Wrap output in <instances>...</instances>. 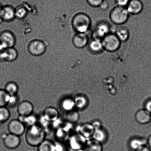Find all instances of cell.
Returning <instances> with one entry per match:
<instances>
[{"mask_svg":"<svg viewBox=\"0 0 151 151\" xmlns=\"http://www.w3.org/2000/svg\"><path fill=\"white\" fill-rule=\"evenodd\" d=\"M45 133L41 127L34 125L29 127L26 134L27 142L29 146H38L45 140Z\"/></svg>","mask_w":151,"mask_h":151,"instance_id":"1","label":"cell"},{"mask_svg":"<svg viewBox=\"0 0 151 151\" xmlns=\"http://www.w3.org/2000/svg\"><path fill=\"white\" fill-rule=\"evenodd\" d=\"M72 25L74 29L78 33H85L90 29L91 20L86 14L80 13L74 17Z\"/></svg>","mask_w":151,"mask_h":151,"instance_id":"2","label":"cell"},{"mask_svg":"<svg viewBox=\"0 0 151 151\" xmlns=\"http://www.w3.org/2000/svg\"><path fill=\"white\" fill-rule=\"evenodd\" d=\"M129 15V13L127 9L119 6L113 9L111 12L110 18L114 23L121 24L125 23L127 21Z\"/></svg>","mask_w":151,"mask_h":151,"instance_id":"3","label":"cell"},{"mask_svg":"<svg viewBox=\"0 0 151 151\" xmlns=\"http://www.w3.org/2000/svg\"><path fill=\"white\" fill-rule=\"evenodd\" d=\"M120 41L116 35L108 34L103 38L102 42L103 48L106 51L114 52L119 48Z\"/></svg>","mask_w":151,"mask_h":151,"instance_id":"4","label":"cell"},{"mask_svg":"<svg viewBox=\"0 0 151 151\" xmlns=\"http://www.w3.org/2000/svg\"><path fill=\"white\" fill-rule=\"evenodd\" d=\"M8 128L10 134L19 137L22 135L25 130L24 124L18 119H13L10 121L8 125Z\"/></svg>","mask_w":151,"mask_h":151,"instance_id":"5","label":"cell"},{"mask_svg":"<svg viewBox=\"0 0 151 151\" xmlns=\"http://www.w3.org/2000/svg\"><path fill=\"white\" fill-rule=\"evenodd\" d=\"M15 37L11 32H4L0 35V42L4 50L12 48L15 43Z\"/></svg>","mask_w":151,"mask_h":151,"instance_id":"6","label":"cell"},{"mask_svg":"<svg viewBox=\"0 0 151 151\" xmlns=\"http://www.w3.org/2000/svg\"><path fill=\"white\" fill-rule=\"evenodd\" d=\"M29 52L34 55H41L45 52L46 50L45 44L40 40L32 41L28 47Z\"/></svg>","mask_w":151,"mask_h":151,"instance_id":"7","label":"cell"},{"mask_svg":"<svg viewBox=\"0 0 151 151\" xmlns=\"http://www.w3.org/2000/svg\"><path fill=\"white\" fill-rule=\"evenodd\" d=\"M4 144L9 149H16L20 143V139L19 136L9 134H6L4 139Z\"/></svg>","mask_w":151,"mask_h":151,"instance_id":"8","label":"cell"},{"mask_svg":"<svg viewBox=\"0 0 151 151\" xmlns=\"http://www.w3.org/2000/svg\"><path fill=\"white\" fill-rule=\"evenodd\" d=\"M34 107L32 103L27 101H24L19 104L17 107V112L19 115L28 116L32 115Z\"/></svg>","mask_w":151,"mask_h":151,"instance_id":"9","label":"cell"},{"mask_svg":"<svg viewBox=\"0 0 151 151\" xmlns=\"http://www.w3.org/2000/svg\"><path fill=\"white\" fill-rule=\"evenodd\" d=\"M136 121L141 124L149 123L151 118V114L146 109H141L136 112L135 115Z\"/></svg>","mask_w":151,"mask_h":151,"instance_id":"10","label":"cell"},{"mask_svg":"<svg viewBox=\"0 0 151 151\" xmlns=\"http://www.w3.org/2000/svg\"><path fill=\"white\" fill-rule=\"evenodd\" d=\"M109 25L104 23L100 24L96 27L93 32L94 39L100 40L101 38H103L109 34Z\"/></svg>","mask_w":151,"mask_h":151,"instance_id":"11","label":"cell"},{"mask_svg":"<svg viewBox=\"0 0 151 151\" xmlns=\"http://www.w3.org/2000/svg\"><path fill=\"white\" fill-rule=\"evenodd\" d=\"M70 142L72 148L76 150H81L82 148L85 147L87 142L86 138L80 134L74 136Z\"/></svg>","mask_w":151,"mask_h":151,"instance_id":"12","label":"cell"},{"mask_svg":"<svg viewBox=\"0 0 151 151\" xmlns=\"http://www.w3.org/2000/svg\"><path fill=\"white\" fill-rule=\"evenodd\" d=\"M143 8L142 3L139 0H131L127 6L128 12L133 14H137L141 12Z\"/></svg>","mask_w":151,"mask_h":151,"instance_id":"13","label":"cell"},{"mask_svg":"<svg viewBox=\"0 0 151 151\" xmlns=\"http://www.w3.org/2000/svg\"><path fill=\"white\" fill-rule=\"evenodd\" d=\"M17 57V52L13 48L5 49L1 51L0 54V57L1 59L9 62L16 60Z\"/></svg>","mask_w":151,"mask_h":151,"instance_id":"14","label":"cell"},{"mask_svg":"<svg viewBox=\"0 0 151 151\" xmlns=\"http://www.w3.org/2000/svg\"><path fill=\"white\" fill-rule=\"evenodd\" d=\"M88 41V37L84 33H78L73 38L74 45L78 48H82L85 47Z\"/></svg>","mask_w":151,"mask_h":151,"instance_id":"15","label":"cell"},{"mask_svg":"<svg viewBox=\"0 0 151 151\" xmlns=\"http://www.w3.org/2000/svg\"><path fill=\"white\" fill-rule=\"evenodd\" d=\"M15 16V10L11 6H6L2 8L1 19L5 21H10Z\"/></svg>","mask_w":151,"mask_h":151,"instance_id":"16","label":"cell"},{"mask_svg":"<svg viewBox=\"0 0 151 151\" xmlns=\"http://www.w3.org/2000/svg\"><path fill=\"white\" fill-rule=\"evenodd\" d=\"M44 117L48 121H53L59 117L58 111L55 108L52 107L47 108L44 112Z\"/></svg>","mask_w":151,"mask_h":151,"instance_id":"17","label":"cell"},{"mask_svg":"<svg viewBox=\"0 0 151 151\" xmlns=\"http://www.w3.org/2000/svg\"><path fill=\"white\" fill-rule=\"evenodd\" d=\"M94 131L95 129L91 124H84L80 127V134L85 138L92 137Z\"/></svg>","mask_w":151,"mask_h":151,"instance_id":"18","label":"cell"},{"mask_svg":"<svg viewBox=\"0 0 151 151\" xmlns=\"http://www.w3.org/2000/svg\"><path fill=\"white\" fill-rule=\"evenodd\" d=\"M84 147L85 151H103L101 143L94 139L87 142Z\"/></svg>","mask_w":151,"mask_h":151,"instance_id":"19","label":"cell"},{"mask_svg":"<svg viewBox=\"0 0 151 151\" xmlns=\"http://www.w3.org/2000/svg\"><path fill=\"white\" fill-rule=\"evenodd\" d=\"M38 147V151H56V146L50 140H44Z\"/></svg>","mask_w":151,"mask_h":151,"instance_id":"20","label":"cell"},{"mask_svg":"<svg viewBox=\"0 0 151 151\" xmlns=\"http://www.w3.org/2000/svg\"><path fill=\"white\" fill-rule=\"evenodd\" d=\"M89 47L92 52L95 53L100 52L104 49L102 41L100 39L93 40L90 43Z\"/></svg>","mask_w":151,"mask_h":151,"instance_id":"21","label":"cell"},{"mask_svg":"<svg viewBox=\"0 0 151 151\" xmlns=\"http://www.w3.org/2000/svg\"><path fill=\"white\" fill-rule=\"evenodd\" d=\"M115 35L120 41H125L128 38L129 32L126 27L122 26L117 29Z\"/></svg>","mask_w":151,"mask_h":151,"instance_id":"22","label":"cell"},{"mask_svg":"<svg viewBox=\"0 0 151 151\" xmlns=\"http://www.w3.org/2000/svg\"><path fill=\"white\" fill-rule=\"evenodd\" d=\"M147 140L145 139L134 138L130 142V146L133 150H136L139 148L143 146L146 145Z\"/></svg>","mask_w":151,"mask_h":151,"instance_id":"23","label":"cell"},{"mask_svg":"<svg viewBox=\"0 0 151 151\" xmlns=\"http://www.w3.org/2000/svg\"><path fill=\"white\" fill-rule=\"evenodd\" d=\"M61 106L63 110L66 111L73 110L75 106L74 100L70 98L65 99L62 102Z\"/></svg>","mask_w":151,"mask_h":151,"instance_id":"24","label":"cell"},{"mask_svg":"<svg viewBox=\"0 0 151 151\" xmlns=\"http://www.w3.org/2000/svg\"><path fill=\"white\" fill-rule=\"evenodd\" d=\"M92 137L94 140L101 143L106 140V134L102 128H100L95 130Z\"/></svg>","mask_w":151,"mask_h":151,"instance_id":"25","label":"cell"},{"mask_svg":"<svg viewBox=\"0 0 151 151\" xmlns=\"http://www.w3.org/2000/svg\"><path fill=\"white\" fill-rule=\"evenodd\" d=\"M18 86L15 83L10 82L6 85L5 90L10 96L16 95L18 91Z\"/></svg>","mask_w":151,"mask_h":151,"instance_id":"26","label":"cell"},{"mask_svg":"<svg viewBox=\"0 0 151 151\" xmlns=\"http://www.w3.org/2000/svg\"><path fill=\"white\" fill-rule=\"evenodd\" d=\"M10 96L5 90H0V107L8 104Z\"/></svg>","mask_w":151,"mask_h":151,"instance_id":"27","label":"cell"},{"mask_svg":"<svg viewBox=\"0 0 151 151\" xmlns=\"http://www.w3.org/2000/svg\"><path fill=\"white\" fill-rule=\"evenodd\" d=\"M10 116V112L9 109L5 106L0 107V122H6Z\"/></svg>","mask_w":151,"mask_h":151,"instance_id":"28","label":"cell"},{"mask_svg":"<svg viewBox=\"0 0 151 151\" xmlns=\"http://www.w3.org/2000/svg\"><path fill=\"white\" fill-rule=\"evenodd\" d=\"M74 100L75 106L78 109H82L85 107L87 103L86 99L83 96H77Z\"/></svg>","mask_w":151,"mask_h":151,"instance_id":"29","label":"cell"},{"mask_svg":"<svg viewBox=\"0 0 151 151\" xmlns=\"http://www.w3.org/2000/svg\"><path fill=\"white\" fill-rule=\"evenodd\" d=\"M79 115L78 112L72 110L68 112L67 115V119L69 122L75 123L79 119Z\"/></svg>","mask_w":151,"mask_h":151,"instance_id":"30","label":"cell"},{"mask_svg":"<svg viewBox=\"0 0 151 151\" xmlns=\"http://www.w3.org/2000/svg\"><path fill=\"white\" fill-rule=\"evenodd\" d=\"M15 16L19 19L24 17L26 15L27 11L26 9L22 7H19L15 10Z\"/></svg>","mask_w":151,"mask_h":151,"instance_id":"31","label":"cell"},{"mask_svg":"<svg viewBox=\"0 0 151 151\" xmlns=\"http://www.w3.org/2000/svg\"><path fill=\"white\" fill-rule=\"evenodd\" d=\"M36 122V119L35 117L32 115L26 116L24 124L29 126V127L35 125Z\"/></svg>","mask_w":151,"mask_h":151,"instance_id":"32","label":"cell"},{"mask_svg":"<svg viewBox=\"0 0 151 151\" xmlns=\"http://www.w3.org/2000/svg\"><path fill=\"white\" fill-rule=\"evenodd\" d=\"M18 101V98L17 96H10L8 104L9 106H13L17 104Z\"/></svg>","mask_w":151,"mask_h":151,"instance_id":"33","label":"cell"},{"mask_svg":"<svg viewBox=\"0 0 151 151\" xmlns=\"http://www.w3.org/2000/svg\"><path fill=\"white\" fill-rule=\"evenodd\" d=\"M87 1L90 5L93 6L97 7L100 5L103 2V0H87Z\"/></svg>","mask_w":151,"mask_h":151,"instance_id":"34","label":"cell"},{"mask_svg":"<svg viewBox=\"0 0 151 151\" xmlns=\"http://www.w3.org/2000/svg\"><path fill=\"white\" fill-rule=\"evenodd\" d=\"M93 127L95 129V130L99 129L102 128V124L101 122L100 121L96 120L93 121L91 123Z\"/></svg>","mask_w":151,"mask_h":151,"instance_id":"35","label":"cell"},{"mask_svg":"<svg viewBox=\"0 0 151 151\" xmlns=\"http://www.w3.org/2000/svg\"><path fill=\"white\" fill-rule=\"evenodd\" d=\"M117 3L119 6L124 7L128 5L129 3V0H117Z\"/></svg>","mask_w":151,"mask_h":151,"instance_id":"36","label":"cell"},{"mask_svg":"<svg viewBox=\"0 0 151 151\" xmlns=\"http://www.w3.org/2000/svg\"><path fill=\"white\" fill-rule=\"evenodd\" d=\"M145 109L148 111L151 114V99L146 102L145 105Z\"/></svg>","mask_w":151,"mask_h":151,"instance_id":"37","label":"cell"},{"mask_svg":"<svg viewBox=\"0 0 151 151\" xmlns=\"http://www.w3.org/2000/svg\"><path fill=\"white\" fill-rule=\"evenodd\" d=\"M135 151H151V149L146 145L141 146Z\"/></svg>","mask_w":151,"mask_h":151,"instance_id":"38","label":"cell"},{"mask_svg":"<svg viewBox=\"0 0 151 151\" xmlns=\"http://www.w3.org/2000/svg\"><path fill=\"white\" fill-rule=\"evenodd\" d=\"M100 7L101 9H102L105 10L107 9L108 7H109V4L106 1H104L101 3V4H100V5L99 6Z\"/></svg>","mask_w":151,"mask_h":151,"instance_id":"39","label":"cell"},{"mask_svg":"<svg viewBox=\"0 0 151 151\" xmlns=\"http://www.w3.org/2000/svg\"><path fill=\"white\" fill-rule=\"evenodd\" d=\"M147 144L149 147L151 149V134L147 139Z\"/></svg>","mask_w":151,"mask_h":151,"instance_id":"40","label":"cell"},{"mask_svg":"<svg viewBox=\"0 0 151 151\" xmlns=\"http://www.w3.org/2000/svg\"><path fill=\"white\" fill-rule=\"evenodd\" d=\"M2 8H1V6H0V21L1 20V19H1V12H2Z\"/></svg>","mask_w":151,"mask_h":151,"instance_id":"41","label":"cell"},{"mask_svg":"<svg viewBox=\"0 0 151 151\" xmlns=\"http://www.w3.org/2000/svg\"><path fill=\"white\" fill-rule=\"evenodd\" d=\"M4 50V48H3L2 45H1V43L0 42V52L2 51L3 50Z\"/></svg>","mask_w":151,"mask_h":151,"instance_id":"42","label":"cell"},{"mask_svg":"<svg viewBox=\"0 0 151 151\" xmlns=\"http://www.w3.org/2000/svg\"><path fill=\"white\" fill-rule=\"evenodd\" d=\"M149 123L150 124V125L151 126V119L150 120V122H149Z\"/></svg>","mask_w":151,"mask_h":151,"instance_id":"43","label":"cell"}]
</instances>
